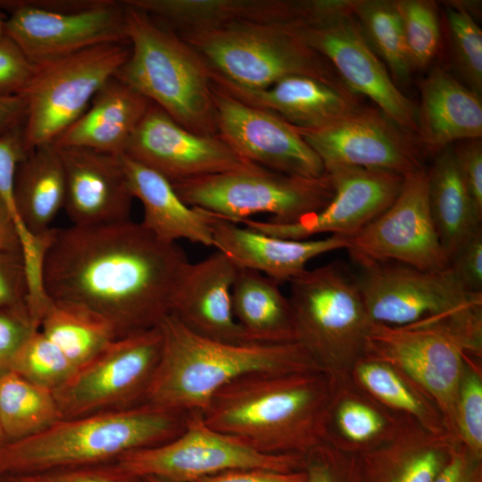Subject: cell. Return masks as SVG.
<instances>
[{
  "label": "cell",
  "instance_id": "29",
  "mask_svg": "<svg viewBox=\"0 0 482 482\" xmlns=\"http://www.w3.org/2000/svg\"><path fill=\"white\" fill-rule=\"evenodd\" d=\"M400 418L401 414L376 401L350 378L336 381L327 412L324 442L360 455L391 438Z\"/></svg>",
  "mask_w": 482,
  "mask_h": 482
},
{
  "label": "cell",
  "instance_id": "15",
  "mask_svg": "<svg viewBox=\"0 0 482 482\" xmlns=\"http://www.w3.org/2000/svg\"><path fill=\"white\" fill-rule=\"evenodd\" d=\"M357 264L361 270L354 279L374 323L405 326L482 303V294L464 291L449 268L425 270L395 262Z\"/></svg>",
  "mask_w": 482,
  "mask_h": 482
},
{
  "label": "cell",
  "instance_id": "3",
  "mask_svg": "<svg viewBox=\"0 0 482 482\" xmlns=\"http://www.w3.org/2000/svg\"><path fill=\"white\" fill-rule=\"evenodd\" d=\"M160 360L145 403L170 410L203 412L224 386L245 374L321 370L298 342H219L201 337L168 314L159 324Z\"/></svg>",
  "mask_w": 482,
  "mask_h": 482
},
{
  "label": "cell",
  "instance_id": "55",
  "mask_svg": "<svg viewBox=\"0 0 482 482\" xmlns=\"http://www.w3.org/2000/svg\"><path fill=\"white\" fill-rule=\"evenodd\" d=\"M5 443L4 436L0 424V446Z\"/></svg>",
  "mask_w": 482,
  "mask_h": 482
},
{
  "label": "cell",
  "instance_id": "8",
  "mask_svg": "<svg viewBox=\"0 0 482 482\" xmlns=\"http://www.w3.org/2000/svg\"><path fill=\"white\" fill-rule=\"evenodd\" d=\"M466 355L482 358V337L459 316L405 326L372 322L363 357L395 366L435 402L445 429L456 437L455 411Z\"/></svg>",
  "mask_w": 482,
  "mask_h": 482
},
{
  "label": "cell",
  "instance_id": "52",
  "mask_svg": "<svg viewBox=\"0 0 482 482\" xmlns=\"http://www.w3.org/2000/svg\"><path fill=\"white\" fill-rule=\"evenodd\" d=\"M21 252V241L17 222L0 195V253Z\"/></svg>",
  "mask_w": 482,
  "mask_h": 482
},
{
  "label": "cell",
  "instance_id": "34",
  "mask_svg": "<svg viewBox=\"0 0 482 482\" xmlns=\"http://www.w3.org/2000/svg\"><path fill=\"white\" fill-rule=\"evenodd\" d=\"M38 328L77 369L118 338L114 326L102 315L82 304L49 297L39 312Z\"/></svg>",
  "mask_w": 482,
  "mask_h": 482
},
{
  "label": "cell",
  "instance_id": "42",
  "mask_svg": "<svg viewBox=\"0 0 482 482\" xmlns=\"http://www.w3.org/2000/svg\"><path fill=\"white\" fill-rule=\"evenodd\" d=\"M306 482H361L359 457L323 442L304 455Z\"/></svg>",
  "mask_w": 482,
  "mask_h": 482
},
{
  "label": "cell",
  "instance_id": "24",
  "mask_svg": "<svg viewBox=\"0 0 482 482\" xmlns=\"http://www.w3.org/2000/svg\"><path fill=\"white\" fill-rule=\"evenodd\" d=\"M212 82L236 99L304 129L328 126L362 107L359 96L319 79L292 75L260 90L243 88L211 73Z\"/></svg>",
  "mask_w": 482,
  "mask_h": 482
},
{
  "label": "cell",
  "instance_id": "23",
  "mask_svg": "<svg viewBox=\"0 0 482 482\" xmlns=\"http://www.w3.org/2000/svg\"><path fill=\"white\" fill-rule=\"evenodd\" d=\"M202 212L216 250L227 255L238 268L257 270L278 284L289 282L302 273L312 259L346 249L348 245V239L338 235L314 240L279 238L240 227L207 211Z\"/></svg>",
  "mask_w": 482,
  "mask_h": 482
},
{
  "label": "cell",
  "instance_id": "46",
  "mask_svg": "<svg viewBox=\"0 0 482 482\" xmlns=\"http://www.w3.org/2000/svg\"><path fill=\"white\" fill-rule=\"evenodd\" d=\"M448 268L464 291L482 294V227L456 251Z\"/></svg>",
  "mask_w": 482,
  "mask_h": 482
},
{
  "label": "cell",
  "instance_id": "14",
  "mask_svg": "<svg viewBox=\"0 0 482 482\" xmlns=\"http://www.w3.org/2000/svg\"><path fill=\"white\" fill-rule=\"evenodd\" d=\"M162 349L159 325L112 341L53 392L62 419L96 413L109 405L145 403Z\"/></svg>",
  "mask_w": 482,
  "mask_h": 482
},
{
  "label": "cell",
  "instance_id": "6",
  "mask_svg": "<svg viewBox=\"0 0 482 482\" xmlns=\"http://www.w3.org/2000/svg\"><path fill=\"white\" fill-rule=\"evenodd\" d=\"M177 34L204 58L212 75L243 88L264 89L305 75L348 89L330 63L282 23L237 22Z\"/></svg>",
  "mask_w": 482,
  "mask_h": 482
},
{
  "label": "cell",
  "instance_id": "26",
  "mask_svg": "<svg viewBox=\"0 0 482 482\" xmlns=\"http://www.w3.org/2000/svg\"><path fill=\"white\" fill-rule=\"evenodd\" d=\"M417 140L435 155L456 142L482 138V101L443 68L432 69L420 84Z\"/></svg>",
  "mask_w": 482,
  "mask_h": 482
},
{
  "label": "cell",
  "instance_id": "16",
  "mask_svg": "<svg viewBox=\"0 0 482 482\" xmlns=\"http://www.w3.org/2000/svg\"><path fill=\"white\" fill-rule=\"evenodd\" d=\"M347 239L346 249L356 263L395 262L425 270L447 269L428 207V170L404 175L390 206Z\"/></svg>",
  "mask_w": 482,
  "mask_h": 482
},
{
  "label": "cell",
  "instance_id": "21",
  "mask_svg": "<svg viewBox=\"0 0 482 482\" xmlns=\"http://www.w3.org/2000/svg\"><path fill=\"white\" fill-rule=\"evenodd\" d=\"M58 150L65 174L63 209L72 225L96 226L131 220L134 196L122 155L85 147Z\"/></svg>",
  "mask_w": 482,
  "mask_h": 482
},
{
  "label": "cell",
  "instance_id": "19",
  "mask_svg": "<svg viewBox=\"0 0 482 482\" xmlns=\"http://www.w3.org/2000/svg\"><path fill=\"white\" fill-rule=\"evenodd\" d=\"M212 98L218 136L244 159L288 175L325 174L322 162L294 126L236 99L213 82Z\"/></svg>",
  "mask_w": 482,
  "mask_h": 482
},
{
  "label": "cell",
  "instance_id": "49",
  "mask_svg": "<svg viewBox=\"0 0 482 482\" xmlns=\"http://www.w3.org/2000/svg\"><path fill=\"white\" fill-rule=\"evenodd\" d=\"M434 482H482V458L460 442Z\"/></svg>",
  "mask_w": 482,
  "mask_h": 482
},
{
  "label": "cell",
  "instance_id": "28",
  "mask_svg": "<svg viewBox=\"0 0 482 482\" xmlns=\"http://www.w3.org/2000/svg\"><path fill=\"white\" fill-rule=\"evenodd\" d=\"M122 163L134 198L144 209L140 222L166 243L186 239L213 247L209 225L201 209L185 204L172 185L156 171L122 154Z\"/></svg>",
  "mask_w": 482,
  "mask_h": 482
},
{
  "label": "cell",
  "instance_id": "43",
  "mask_svg": "<svg viewBox=\"0 0 482 482\" xmlns=\"http://www.w3.org/2000/svg\"><path fill=\"white\" fill-rule=\"evenodd\" d=\"M37 328L27 303L0 309V377L11 371L17 353Z\"/></svg>",
  "mask_w": 482,
  "mask_h": 482
},
{
  "label": "cell",
  "instance_id": "18",
  "mask_svg": "<svg viewBox=\"0 0 482 482\" xmlns=\"http://www.w3.org/2000/svg\"><path fill=\"white\" fill-rule=\"evenodd\" d=\"M325 172L331 178L334 195L320 212L295 223L252 218L237 223L285 239L305 240L320 233L349 238L390 206L399 195L404 179L393 171L355 166H337Z\"/></svg>",
  "mask_w": 482,
  "mask_h": 482
},
{
  "label": "cell",
  "instance_id": "17",
  "mask_svg": "<svg viewBox=\"0 0 482 482\" xmlns=\"http://www.w3.org/2000/svg\"><path fill=\"white\" fill-rule=\"evenodd\" d=\"M295 129L319 156L325 170L355 166L404 176L424 167L417 138L379 109L362 106L323 128Z\"/></svg>",
  "mask_w": 482,
  "mask_h": 482
},
{
  "label": "cell",
  "instance_id": "44",
  "mask_svg": "<svg viewBox=\"0 0 482 482\" xmlns=\"http://www.w3.org/2000/svg\"><path fill=\"white\" fill-rule=\"evenodd\" d=\"M23 127H17L0 136V195L10 208L18 225L20 240L31 234L25 230L16 215L13 204L14 176L19 162L27 155Z\"/></svg>",
  "mask_w": 482,
  "mask_h": 482
},
{
  "label": "cell",
  "instance_id": "7",
  "mask_svg": "<svg viewBox=\"0 0 482 482\" xmlns=\"http://www.w3.org/2000/svg\"><path fill=\"white\" fill-rule=\"evenodd\" d=\"M289 283L296 341L335 381L348 379L372 324L354 277L331 262Z\"/></svg>",
  "mask_w": 482,
  "mask_h": 482
},
{
  "label": "cell",
  "instance_id": "33",
  "mask_svg": "<svg viewBox=\"0 0 482 482\" xmlns=\"http://www.w3.org/2000/svg\"><path fill=\"white\" fill-rule=\"evenodd\" d=\"M428 200L430 215L448 260L463 243L482 227L459 176L451 146L436 154L428 170Z\"/></svg>",
  "mask_w": 482,
  "mask_h": 482
},
{
  "label": "cell",
  "instance_id": "48",
  "mask_svg": "<svg viewBox=\"0 0 482 482\" xmlns=\"http://www.w3.org/2000/svg\"><path fill=\"white\" fill-rule=\"evenodd\" d=\"M28 291L21 253H0V309L27 303Z\"/></svg>",
  "mask_w": 482,
  "mask_h": 482
},
{
  "label": "cell",
  "instance_id": "2",
  "mask_svg": "<svg viewBox=\"0 0 482 482\" xmlns=\"http://www.w3.org/2000/svg\"><path fill=\"white\" fill-rule=\"evenodd\" d=\"M336 381L325 371H260L220 388L201 412L210 428L267 454L305 455L324 442Z\"/></svg>",
  "mask_w": 482,
  "mask_h": 482
},
{
  "label": "cell",
  "instance_id": "10",
  "mask_svg": "<svg viewBox=\"0 0 482 482\" xmlns=\"http://www.w3.org/2000/svg\"><path fill=\"white\" fill-rule=\"evenodd\" d=\"M180 199L237 222L260 213L269 221L295 223L320 212L332 199L334 186L326 172L304 178L274 171L257 164L172 185Z\"/></svg>",
  "mask_w": 482,
  "mask_h": 482
},
{
  "label": "cell",
  "instance_id": "56",
  "mask_svg": "<svg viewBox=\"0 0 482 482\" xmlns=\"http://www.w3.org/2000/svg\"><path fill=\"white\" fill-rule=\"evenodd\" d=\"M0 482H12L9 476H0Z\"/></svg>",
  "mask_w": 482,
  "mask_h": 482
},
{
  "label": "cell",
  "instance_id": "50",
  "mask_svg": "<svg viewBox=\"0 0 482 482\" xmlns=\"http://www.w3.org/2000/svg\"><path fill=\"white\" fill-rule=\"evenodd\" d=\"M147 482H163L146 478ZM195 482H306L304 470L283 472L262 469L233 470L203 478Z\"/></svg>",
  "mask_w": 482,
  "mask_h": 482
},
{
  "label": "cell",
  "instance_id": "36",
  "mask_svg": "<svg viewBox=\"0 0 482 482\" xmlns=\"http://www.w3.org/2000/svg\"><path fill=\"white\" fill-rule=\"evenodd\" d=\"M61 419L53 391L13 371L0 377V424L5 442L33 436Z\"/></svg>",
  "mask_w": 482,
  "mask_h": 482
},
{
  "label": "cell",
  "instance_id": "37",
  "mask_svg": "<svg viewBox=\"0 0 482 482\" xmlns=\"http://www.w3.org/2000/svg\"><path fill=\"white\" fill-rule=\"evenodd\" d=\"M349 5L366 40L394 82L407 83L413 71L395 0H349Z\"/></svg>",
  "mask_w": 482,
  "mask_h": 482
},
{
  "label": "cell",
  "instance_id": "32",
  "mask_svg": "<svg viewBox=\"0 0 482 482\" xmlns=\"http://www.w3.org/2000/svg\"><path fill=\"white\" fill-rule=\"evenodd\" d=\"M231 305L234 318L247 342L296 341L289 298L283 295L278 282L264 274L238 268L231 289Z\"/></svg>",
  "mask_w": 482,
  "mask_h": 482
},
{
  "label": "cell",
  "instance_id": "20",
  "mask_svg": "<svg viewBox=\"0 0 482 482\" xmlns=\"http://www.w3.org/2000/svg\"><path fill=\"white\" fill-rule=\"evenodd\" d=\"M124 154L156 171L171 185L254 164L219 136L197 135L184 129L153 103Z\"/></svg>",
  "mask_w": 482,
  "mask_h": 482
},
{
  "label": "cell",
  "instance_id": "40",
  "mask_svg": "<svg viewBox=\"0 0 482 482\" xmlns=\"http://www.w3.org/2000/svg\"><path fill=\"white\" fill-rule=\"evenodd\" d=\"M444 22L455 66L470 89L482 92V31L471 14L445 4Z\"/></svg>",
  "mask_w": 482,
  "mask_h": 482
},
{
  "label": "cell",
  "instance_id": "1",
  "mask_svg": "<svg viewBox=\"0 0 482 482\" xmlns=\"http://www.w3.org/2000/svg\"><path fill=\"white\" fill-rule=\"evenodd\" d=\"M178 243L131 220L53 229L42 284L53 300L82 304L107 319L118 338L157 327L189 263Z\"/></svg>",
  "mask_w": 482,
  "mask_h": 482
},
{
  "label": "cell",
  "instance_id": "25",
  "mask_svg": "<svg viewBox=\"0 0 482 482\" xmlns=\"http://www.w3.org/2000/svg\"><path fill=\"white\" fill-rule=\"evenodd\" d=\"M458 442L447 431L432 432L401 415L391 438L358 455L361 482H434Z\"/></svg>",
  "mask_w": 482,
  "mask_h": 482
},
{
  "label": "cell",
  "instance_id": "31",
  "mask_svg": "<svg viewBox=\"0 0 482 482\" xmlns=\"http://www.w3.org/2000/svg\"><path fill=\"white\" fill-rule=\"evenodd\" d=\"M65 201V174L58 148L54 144L29 151L19 162L13 183V204L21 227L42 237Z\"/></svg>",
  "mask_w": 482,
  "mask_h": 482
},
{
  "label": "cell",
  "instance_id": "9",
  "mask_svg": "<svg viewBox=\"0 0 482 482\" xmlns=\"http://www.w3.org/2000/svg\"><path fill=\"white\" fill-rule=\"evenodd\" d=\"M282 24L323 56L350 91L369 97L399 127L416 134L417 105L369 45L349 0H296L295 17Z\"/></svg>",
  "mask_w": 482,
  "mask_h": 482
},
{
  "label": "cell",
  "instance_id": "45",
  "mask_svg": "<svg viewBox=\"0 0 482 482\" xmlns=\"http://www.w3.org/2000/svg\"><path fill=\"white\" fill-rule=\"evenodd\" d=\"M34 71L35 65L12 39L0 37V97L22 96Z\"/></svg>",
  "mask_w": 482,
  "mask_h": 482
},
{
  "label": "cell",
  "instance_id": "38",
  "mask_svg": "<svg viewBox=\"0 0 482 482\" xmlns=\"http://www.w3.org/2000/svg\"><path fill=\"white\" fill-rule=\"evenodd\" d=\"M408 58L414 70L428 67L441 41L437 4L430 0H395Z\"/></svg>",
  "mask_w": 482,
  "mask_h": 482
},
{
  "label": "cell",
  "instance_id": "51",
  "mask_svg": "<svg viewBox=\"0 0 482 482\" xmlns=\"http://www.w3.org/2000/svg\"><path fill=\"white\" fill-rule=\"evenodd\" d=\"M27 104L23 96L0 97V136L24 125Z\"/></svg>",
  "mask_w": 482,
  "mask_h": 482
},
{
  "label": "cell",
  "instance_id": "4",
  "mask_svg": "<svg viewBox=\"0 0 482 482\" xmlns=\"http://www.w3.org/2000/svg\"><path fill=\"white\" fill-rule=\"evenodd\" d=\"M190 411L148 403L61 419L29 437L0 446V476H27L97 462L167 442L185 428Z\"/></svg>",
  "mask_w": 482,
  "mask_h": 482
},
{
  "label": "cell",
  "instance_id": "30",
  "mask_svg": "<svg viewBox=\"0 0 482 482\" xmlns=\"http://www.w3.org/2000/svg\"><path fill=\"white\" fill-rule=\"evenodd\" d=\"M176 33L237 22L285 23L290 0H127Z\"/></svg>",
  "mask_w": 482,
  "mask_h": 482
},
{
  "label": "cell",
  "instance_id": "54",
  "mask_svg": "<svg viewBox=\"0 0 482 482\" xmlns=\"http://www.w3.org/2000/svg\"><path fill=\"white\" fill-rule=\"evenodd\" d=\"M6 18H7V15L4 13L3 10L0 9V37L4 36V23H5Z\"/></svg>",
  "mask_w": 482,
  "mask_h": 482
},
{
  "label": "cell",
  "instance_id": "11",
  "mask_svg": "<svg viewBox=\"0 0 482 482\" xmlns=\"http://www.w3.org/2000/svg\"><path fill=\"white\" fill-rule=\"evenodd\" d=\"M4 35L34 65L104 44L129 45L125 4L112 0L0 1Z\"/></svg>",
  "mask_w": 482,
  "mask_h": 482
},
{
  "label": "cell",
  "instance_id": "41",
  "mask_svg": "<svg viewBox=\"0 0 482 482\" xmlns=\"http://www.w3.org/2000/svg\"><path fill=\"white\" fill-rule=\"evenodd\" d=\"M457 440L482 458V369L481 359L466 355L461 376L456 411Z\"/></svg>",
  "mask_w": 482,
  "mask_h": 482
},
{
  "label": "cell",
  "instance_id": "35",
  "mask_svg": "<svg viewBox=\"0 0 482 482\" xmlns=\"http://www.w3.org/2000/svg\"><path fill=\"white\" fill-rule=\"evenodd\" d=\"M352 382L393 411L407 415L425 428L446 431L443 417L431 397L408 375L386 362L362 357L353 365Z\"/></svg>",
  "mask_w": 482,
  "mask_h": 482
},
{
  "label": "cell",
  "instance_id": "47",
  "mask_svg": "<svg viewBox=\"0 0 482 482\" xmlns=\"http://www.w3.org/2000/svg\"><path fill=\"white\" fill-rule=\"evenodd\" d=\"M451 149L459 176L476 211L482 216V140L459 141Z\"/></svg>",
  "mask_w": 482,
  "mask_h": 482
},
{
  "label": "cell",
  "instance_id": "22",
  "mask_svg": "<svg viewBox=\"0 0 482 482\" xmlns=\"http://www.w3.org/2000/svg\"><path fill=\"white\" fill-rule=\"evenodd\" d=\"M237 270L218 250L197 262H189L173 292L169 314L201 337L225 343H249L232 312L231 289Z\"/></svg>",
  "mask_w": 482,
  "mask_h": 482
},
{
  "label": "cell",
  "instance_id": "5",
  "mask_svg": "<svg viewBox=\"0 0 482 482\" xmlns=\"http://www.w3.org/2000/svg\"><path fill=\"white\" fill-rule=\"evenodd\" d=\"M125 4L129 55L115 77L188 131L218 136L211 71L177 33Z\"/></svg>",
  "mask_w": 482,
  "mask_h": 482
},
{
  "label": "cell",
  "instance_id": "13",
  "mask_svg": "<svg viewBox=\"0 0 482 482\" xmlns=\"http://www.w3.org/2000/svg\"><path fill=\"white\" fill-rule=\"evenodd\" d=\"M129 45L104 44L35 65L23 93L27 150L53 144L88 108L100 87L129 55Z\"/></svg>",
  "mask_w": 482,
  "mask_h": 482
},
{
  "label": "cell",
  "instance_id": "53",
  "mask_svg": "<svg viewBox=\"0 0 482 482\" xmlns=\"http://www.w3.org/2000/svg\"><path fill=\"white\" fill-rule=\"evenodd\" d=\"M10 477V476H9ZM12 482H36L30 476L10 477ZM47 482H122L116 478H108L100 475L81 474L67 476L62 478L50 480Z\"/></svg>",
  "mask_w": 482,
  "mask_h": 482
},
{
  "label": "cell",
  "instance_id": "27",
  "mask_svg": "<svg viewBox=\"0 0 482 482\" xmlns=\"http://www.w3.org/2000/svg\"><path fill=\"white\" fill-rule=\"evenodd\" d=\"M151 102L115 76L96 92L86 112L53 143L122 155Z\"/></svg>",
  "mask_w": 482,
  "mask_h": 482
},
{
  "label": "cell",
  "instance_id": "39",
  "mask_svg": "<svg viewBox=\"0 0 482 482\" xmlns=\"http://www.w3.org/2000/svg\"><path fill=\"white\" fill-rule=\"evenodd\" d=\"M77 370L65 354L37 328L17 353L11 371L54 392L67 382Z\"/></svg>",
  "mask_w": 482,
  "mask_h": 482
},
{
  "label": "cell",
  "instance_id": "12",
  "mask_svg": "<svg viewBox=\"0 0 482 482\" xmlns=\"http://www.w3.org/2000/svg\"><path fill=\"white\" fill-rule=\"evenodd\" d=\"M304 455L259 453L207 426L199 411H190L184 430L174 438L129 452L118 458L117 473L125 478L163 482H195L233 470H303Z\"/></svg>",
  "mask_w": 482,
  "mask_h": 482
}]
</instances>
